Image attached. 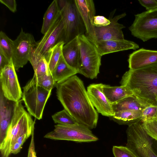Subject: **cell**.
Here are the masks:
<instances>
[{
    "mask_svg": "<svg viewBox=\"0 0 157 157\" xmlns=\"http://www.w3.org/2000/svg\"><path fill=\"white\" fill-rule=\"evenodd\" d=\"M60 15L58 0H54L50 4L44 14L41 33L44 35L47 32Z\"/></svg>",
    "mask_w": 157,
    "mask_h": 157,
    "instance_id": "cb8c5ba5",
    "label": "cell"
},
{
    "mask_svg": "<svg viewBox=\"0 0 157 157\" xmlns=\"http://www.w3.org/2000/svg\"><path fill=\"white\" fill-rule=\"evenodd\" d=\"M143 127L148 135L157 141V121L155 119L142 122Z\"/></svg>",
    "mask_w": 157,
    "mask_h": 157,
    "instance_id": "f546056e",
    "label": "cell"
},
{
    "mask_svg": "<svg viewBox=\"0 0 157 157\" xmlns=\"http://www.w3.org/2000/svg\"><path fill=\"white\" fill-rule=\"evenodd\" d=\"M1 3L5 5L12 12L17 11V3L15 0H0Z\"/></svg>",
    "mask_w": 157,
    "mask_h": 157,
    "instance_id": "e575fe53",
    "label": "cell"
},
{
    "mask_svg": "<svg viewBox=\"0 0 157 157\" xmlns=\"http://www.w3.org/2000/svg\"><path fill=\"white\" fill-rule=\"evenodd\" d=\"M154 119H155L157 121V114Z\"/></svg>",
    "mask_w": 157,
    "mask_h": 157,
    "instance_id": "f35d334b",
    "label": "cell"
},
{
    "mask_svg": "<svg viewBox=\"0 0 157 157\" xmlns=\"http://www.w3.org/2000/svg\"><path fill=\"white\" fill-rule=\"evenodd\" d=\"M13 42L12 61L15 70L23 67L29 61L32 51L37 45L33 35L25 33L21 29V31Z\"/></svg>",
    "mask_w": 157,
    "mask_h": 157,
    "instance_id": "8fae6325",
    "label": "cell"
},
{
    "mask_svg": "<svg viewBox=\"0 0 157 157\" xmlns=\"http://www.w3.org/2000/svg\"><path fill=\"white\" fill-rule=\"evenodd\" d=\"M62 41L65 44L64 25L60 14L42 39L37 42L36 47L32 51L29 59H38L44 57L47 61L50 49Z\"/></svg>",
    "mask_w": 157,
    "mask_h": 157,
    "instance_id": "ba28073f",
    "label": "cell"
},
{
    "mask_svg": "<svg viewBox=\"0 0 157 157\" xmlns=\"http://www.w3.org/2000/svg\"><path fill=\"white\" fill-rule=\"evenodd\" d=\"M36 85L45 89L50 91L56 86V83L54 80L52 74L45 75L38 77L33 75Z\"/></svg>",
    "mask_w": 157,
    "mask_h": 157,
    "instance_id": "f1b7e54d",
    "label": "cell"
},
{
    "mask_svg": "<svg viewBox=\"0 0 157 157\" xmlns=\"http://www.w3.org/2000/svg\"><path fill=\"white\" fill-rule=\"evenodd\" d=\"M126 147L136 157H157V141L146 133L142 124L128 125Z\"/></svg>",
    "mask_w": 157,
    "mask_h": 157,
    "instance_id": "277c9868",
    "label": "cell"
},
{
    "mask_svg": "<svg viewBox=\"0 0 157 157\" xmlns=\"http://www.w3.org/2000/svg\"><path fill=\"white\" fill-rule=\"evenodd\" d=\"M129 29L132 35L144 42L157 38V9L135 15Z\"/></svg>",
    "mask_w": 157,
    "mask_h": 157,
    "instance_id": "30bf717a",
    "label": "cell"
},
{
    "mask_svg": "<svg viewBox=\"0 0 157 157\" xmlns=\"http://www.w3.org/2000/svg\"><path fill=\"white\" fill-rule=\"evenodd\" d=\"M16 102L10 100L0 91V143L4 139L13 117Z\"/></svg>",
    "mask_w": 157,
    "mask_h": 157,
    "instance_id": "e0dca14e",
    "label": "cell"
},
{
    "mask_svg": "<svg viewBox=\"0 0 157 157\" xmlns=\"http://www.w3.org/2000/svg\"><path fill=\"white\" fill-rule=\"evenodd\" d=\"M142 116V112L124 110L114 112L113 116L109 117L119 124L129 125L141 121Z\"/></svg>",
    "mask_w": 157,
    "mask_h": 157,
    "instance_id": "7402d4cb",
    "label": "cell"
},
{
    "mask_svg": "<svg viewBox=\"0 0 157 157\" xmlns=\"http://www.w3.org/2000/svg\"><path fill=\"white\" fill-rule=\"evenodd\" d=\"M93 23L94 26L100 27L109 25L111 21L109 18L107 19L102 16L98 15L94 17Z\"/></svg>",
    "mask_w": 157,
    "mask_h": 157,
    "instance_id": "d6a6232c",
    "label": "cell"
},
{
    "mask_svg": "<svg viewBox=\"0 0 157 157\" xmlns=\"http://www.w3.org/2000/svg\"><path fill=\"white\" fill-rule=\"evenodd\" d=\"M22 146L17 142H15L11 149V154H16L19 152L22 148Z\"/></svg>",
    "mask_w": 157,
    "mask_h": 157,
    "instance_id": "74e56055",
    "label": "cell"
},
{
    "mask_svg": "<svg viewBox=\"0 0 157 157\" xmlns=\"http://www.w3.org/2000/svg\"><path fill=\"white\" fill-rule=\"evenodd\" d=\"M138 1L147 11L157 9V0H139Z\"/></svg>",
    "mask_w": 157,
    "mask_h": 157,
    "instance_id": "836d02e7",
    "label": "cell"
},
{
    "mask_svg": "<svg viewBox=\"0 0 157 157\" xmlns=\"http://www.w3.org/2000/svg\"><path fill=\"white\" fill-rule=\"evenodd\" d=\"M128 87L144 106H157V63L127 71L120 82Z\"/></svg>",
    "mask_w": 157,
    "mask_h": 157,
    "instance_id": "7a4b0ae2",
    "label": "cell"
},
{
    "mask_svg": "<svg viewBox=\"0 0 157 157\" xmlns=\"http://www.w3.org/2000/svg\"><path fill=\"white\" fill-rule=\"evenodd\" d=\"M44 137L54 140L78 142H90L98 140L90 129L79 124L74 125L57 124L55 125L53 131L47 133Z\"/></svg>",
    "mask_w": 157,
    "mask_h": 157,
    "instance_id": "9c48e42d",
    "label": "cell"
},
{
    "mask_svg": "<svg viewBox=\"0 0 157 157\" xmlns=\"http://www.w3.org/2000/svg\"><path fill=\"white\" fill-rule=\"evenodd\" d=\"M54 122L57 124L74 125L79 124L65 109L52 116Z\"/></svg>",
    "mask_w": 157,
    "mask_h": 157,
    "instance_id": "83f0119b",
    "label": "cell"
},
{
    "mask_svg": "<svg viewBox=\"0 0 157 157\" xmlns=\"http://www.w3.org/2000/svg\"><path fill=\"white\" fill-rule=\"evenodd\" d=\"M34 129L33 130L31 135L32 137L28 150V157H36L34 140Z\"/></svg>",
    "mask_w": 157,
    "mask_h": 157,
    "instance_id": "d590c367",
    "label": "cell"
},
{
    "mask_svg": "<svg viewBox=\"0 0 157 157\" xmlns=\"http://www.w3.org/2000/svg\"><path fill=\"white\" fill-rule=\"evenodd\" d=\"M22 100L16 102L14 112L6 136L0 143L1 157H9L11 147L19 136L24 134L30 136L34 128L35 122L31 115L25 109Z\"/></svg>",
    "mask_w": 157,
    "mask_h": 157,
    "instance_id": "3957f363",
    "label": "cell"
},
{
    "mask_svg": "<svg viewBox=\"0 0 157 157\" xmlns=\"http://www.w3.org/2000/svg\"><path fill=\"white\" fill-rule=\"evenodd\" d=\"M157 114V106L145 107L142 111V122L154 119Z\"/></svg>",
    "mask_w": 157,
    "mask_h": 157,
    "instance_id": "1f68e13d",
    "label": "cell"
},
{
    "mask_svg": "<svg viewBox=\"0 0 157 157\" xmlns=\"http://www.w3.org/2000/svg\"><path fill=\"white\" fill-rule=\"evenodd\" d=\"M112 107L114 113L124 110L142 112L146 107L133 95L128 96L112 104Z\"/></svg>",
    "mask_w": 157,
    "mask_h": 157,
    "instance_id": "603a6c76",
    "label": "cell"
},
{
    "mask_svg": "<svg viewBox=\"0 0 157 157\" xmlns=\"http://www.w3.org/2000/svg\"><path fill=\"white\" fill-rule=\"evenodd\" d=\"M112 151L115 157H136L126 146H113L112 148Z\"/></svg>",
    "mask_w": 157,
    "mask_h": 157,
    "instance_id": "4dcf8cb0",
    "label": "cell"
},
{
    "mask_svg": "<svg viewBox=\"0 0 157 157\" xmlns=\"http://www.w3.org/2000/svg\"><path fill=\"white\" fill-rule=\"evenodd\" d=\"M77 73L78 71L67 64L62 54L52 75L56 83L59 84Z\"/></svg>",
    "mask_w": 157,
    "mask_h": 157,
    "instance_id": "ffe728a7",
    "label": "cell"
},
{
    "mask_svg": "<svg viewBox=\"0 0 157 157\" xmlns=\"http://www.w3.org/2000/svg\"><path fill=\"white\" fill-rule=\"evenodd\" d=\"M116 10L111 12L109 18L111 23L104 26H94L93 35L87 37L92 43L114 39H124L122 29L125 28L122 24L118 22V21L126 16L124 13L113 17Z\"/></svg>",
    "mask_w": 157,
    "mask_h": 157,
    "instance_id": "4fadbf2b",
    "label": "cell"
},
{
    "mask_svg": "<svg viewBox=\"0 0 157 157\" xmlns=\"http://www.w3.org/2000/svg\"><path fill=\"white\" fill-rule=\"evenodd\" d=\"M12 60L0 71V90L8 100L17 102L22 98V92Z\"/></svg>",
    "mask_w": 157,
    "mask_h": 157,
    "instance_id": "7c38bea8",
    "label": "cell"
},
{
    "mask_svg": "<svg viewBox=\"0 0 157 157\" xmlns=\"http://www.w3.org/2000/svg\"><path fill=\"white\" fill-rule=\"evenodd\" d=\"M102 83H93L87 87V92L89 98L98 113L109 117L113 116L114 113L112 105L104 94Z\"/></svg>",
    "mask_w": 157,
    "mask_h": 157,
    "instance_id": "5bb4252c",
    "label": "cell"
},
{
    "mask_svg": "<svg viewBox=\"0 0 157 157\" xmlns=\"http://www.w3.org/2000/svg\"><path fill=\"white\" fill-rule=\"evenodd\" d=\"M128 62L129 69L132 70L157 63V51L141 48L129 55Z\"/></svg>",
    "mask_w": 157,
    "mask_h": 157,
    "instance_id": "ac0fdd59",
    "label": "cell"
},
{
    "mask_svg": "<svg viewBox=\"0 0 157 157\" xmlns=\"http://www.w3.org/2000/svg\"><path fill=\"white\" fill-rule=\"evenodd\" d=\"M78 38L80 51L78 73L91 79L96 78L100 72L102 56L85 34L80 35Z\"/></svg>",
    "mask_w": 157,
    "mask_h": 157,
    "instance_id": "5b68a950",
    "label": "cell"
},
{
    "mask_svg": "<svg viewBox=\"0 0 157 157\" xmlns=\"http://www.w3.org/2000/svg\"><path fill=\"white\" fill-rule=\"evenodd\" d=\"M62 55L67 64L78 71L80 59V51L78 36L64 45Z\"/></svg>",
    "mask_w": 157,
    "mask_h": 157,
    "instance_id": "d6986e66",
    "label": "cell"
},
{
    "mask_svg": "<svg viewBox=\"0 0 157 157\" xmlns=\"http://www.w3.org/2000/svg\"><path fill=\"white\" fill-rule=\"evenodd\" d=\"M103 92L112 105L128 96L133 95L132 91L124 86H111L103 84Z\"/></svg>",
    "mask_w": 157,
    "mask_h": 157,
    "instance_id": "44dd1931",
    "label": "cell"
},
{
    "mask_svg": "<svg viewBox=\"0 0 157 157\" xmlns=\"http://www.w3.org/2000/svg\"><path fill=\"white\" fill-rule=\"evenodd\" d=\"M13 42L2 31L0 32V50L10 62L13 50Z\"/></svg>",
    "mask_w": 157,
    "mask_h": 157,
    "instance_id": "4316f807",
    "label": "cell"
},
{
    "mask_svg": "<svg viewBox=\"0 0 157 157\" xmlns=\"http://www.w3.org/2000/svg\"><path fill=\"white\" fill-rule=\"evenodd\" d=\"M0 70L8 65L10 62L3 53L0 50Z\"/></svg>",
    "mask_w": 157,
    "mask_h": 157,
    "instance_id": "8d00e7d4",
    "label": "cell"
},
{
    "mask_svg": "<svg viewBox=\"0 0 157 157\" xmlns=\"http://www.w3.org/2000/svg\"><path fill=\"white\" fill-rule=\"evenodd\" d=\"M30 62L34 71V76L36 77L45 75L52 74L45 58L43 57L38 59H30Z\"/></svg>",
    "mask_w": 157,
    "mask_h": 157,
    "instance_id": "484cf974",
    "label": "cell"
},
{
    "mask_svg": "<svg viewBox=\"0 0 157 157\" xmlns=\"http://www.w3.org/2000/svg\"><path fill=\"white\" fill-rule=\"evenodd\" d=\"M64 44V42H60L52 48L49 52L47 61L49 70L52 74L62 54V49Z\"/></svg>",
    "mask_w": 157,
    "mask_h": 157,
    "instance_id": "d4e9b609",
    "label": "cell"
},
{
    "mask_svg": "<svg viewBox=\"0 0 157 157\" xmlns=\"http://www.w3.org/2000/svg\"><path fill=\"white\" fill-rule=\"evenodd\" d=\"M58 2L64 25L66 44L79 35L85 34L86 30L74 0H60Z\"/></svg>",
    "mask_w": 157,
    "mask_h": 157,
    "instance_id": "8992f818",
    "label": "cell"
},
{
    "mask_svg": "<svg viewBox=\"0 0 157 157\" xmlns=\"http://www.w3.org/2000/svg\"><path fill=\"white\" fill-rule=\"evenodd\" d=\"M23 89L22 100L28 113L37 119H41L52 90L48 91L37 86L33 77Z\"/></svg>",
    "mask_w": 157,
    "mask_h": 157,
    "instance_id": "52a82bcc",
    "label": "cell"
},
{
    "mask_svg": "<svg viewBox=\"0 0 157 157\" xmlns=\"http://www.w3.org/2000/svg\"><path fill=\"white\" fill-rule=\"evenodd\" d=\"M93 44L101 56L111 53L129 49L136 50L139 48L137 44L124 39L100 41Z\"/></svg>",
    "mask_w": 157,
    "mask_h": 157,
    "instance_id": "2e32d148",
    "label": "cell"
},
{
    "mask_svg": "<svg viewBox=\"0 0 157 157\" xmlns=\"http://www.w3.org/2000/svg\"><path fill=\"white\" fill-rule=\"evenodd\" d=\"M57 98L64 109L78 123L90 129L97 125L98 112L91 103L83 81L75 75L56 84Z\"/></svg>",
    "mask_w": 157,
    "mask_h": 157,
    "instance_id": "6da1fadb",
    "label": "cell"
},
{
    "mask_svg": "<svg viewBox=\"0 0 157 157\" xmlns=\"http://www.w3.org/2000/svg\"><path fill=\"white\" fill-rule=\"evenodd\" d=\"M79 13L84 23L85 35L87 37L92 36L94 33L93 19L95 16L94 4L92 0H74Z\"/></svg>",
    "mask_w": 157,
    "mask_h": 157,
    "instance_id": "9a60e30c",
    "label": "cell"
}]
</instances>
